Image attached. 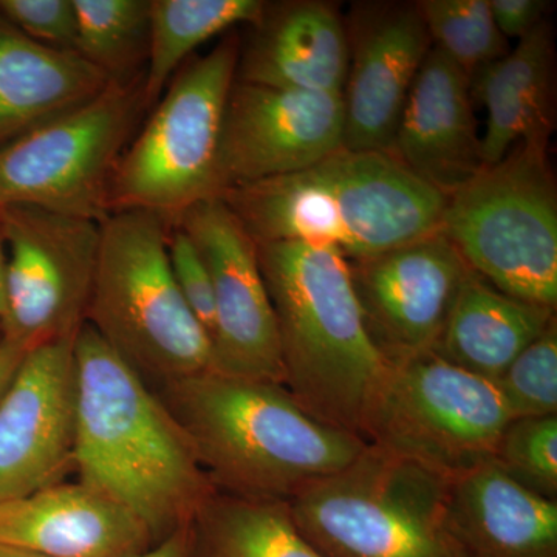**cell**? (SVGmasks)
Wrapping results in <instances>:
<instances>
[{"mask_svg": "<svg viewBox=\"0 0 557 557\" xmlns=\"http://www.w3.org/2000/svg\"><path fill=\"white\" fill-rule=\"evenodd\" d=\"M346 25L343 148L387 153L431 38L417 3H361Z\"/></svg>", "mask_w": 557, "mask_h": 557, "instance_id": "2e32d148", "label": "cell"}, {"mask_svg": "<svg viewBox=\"0 0 557 557\" xmlns=\"http://www.w3.org/2000/svg\"><path fill=\"white\" fill-rule=\"evenodd\" d=\"M135 557H193L189 527L180 528Z\"/></svg>", "mask_w": 557, "mask_h": 557, "instance_id": "836d02e7", "label": "cell"}, {"mask_svg": "<svg viewBox=\"0 0 557 557\" xmlns=\"http://www.w3.org/2000/svg\"><path fill=\"white\" fill-rule=\"evenodd\" d=\"M258 258L276 317L285 387L318 420L361 437L387 362L366 330L350 263L336 249L299 242L258 244Z\"/></svg>", "mask_w": 557, "mask_h": 557, "instance_id": "277c9868", "label": "cell"}, {"mask_svg": "<svg viewBox=\"0 0 557 557\" xmlns=\"http://www.w3.org/2000/svg\"><path fill=\"white\" fill-rule=\"evenodd\" d=\"M511 420L496 383L429 350L387 362L361 437L450 479L493 460Z\"/></svg>", "mask_w": 557, "mask_h": 557, "instance_id": "9c48e42d", "label": "cell"}, {"mask_svg": "<svg viewBox=\"0 0 557 557\" xmlns=\"http://www.w3.org/2000/svg\"><path fill=\"white\" fill-rule=\"evenodd\" d=\"M193 557H324L302 536L288 502L215 491L189 523Z\"/></svg>", "mask_w": 557, "mask_h": 557, "instance_id": "cb8c5ba5", "label": "cell"}, {"mask_svg": "<svg viewBox=\"0 0 557 557\" xmlns=\"http://www.w3.org/2000/svg\"><path fill=\"white\" fill-rule=\"evenodd\" d=\"M110 83L75 51L36 42L0 16V148L94 100Z\"/></svg>", "mask_w": 557, "mask_h": 557, "instance_id": "44dd1931", "label": "cell"}, {"mask_svg": "<svg viewBox=\"0 0 557 557\" xmlns=\"http://www.w3.org/2000/svg\"><path fill=\"white\" fill-rule=\"evenodd\" d=\"M75 338L30 348L0 397V502L54 485L73 465Z\"/></svg>", "mask_w": 557, "mask_h": 557, "instance_id": "9a60e30c", "label": "cell"}, {"mask_svg": "<svg viewBox=\"0 0 557 557\" xmlns=\"http://www.w3.org/2000/svg\"><path fill=\"white\" fill-rule=\"evenodd\" d=\"M148 527L83 483H54L0 502V545L44 557H135L156 544Z\"/></svg>", "mask_w": 557, "mask_h": 557, "instance_id": "ac0fdd59", "label": "cell"}, {"mask_svg": "<svg viewBox=\"0 0 557 557\" xmlns=\"http://www.w3.org/2000/svg\"><path fill=\"white\" fill-rule=\"evenodd\" d=\"M512 420L557 416V319L494 381Z\"/></svg>", "mask_w": 557, "mask_h": 557, "instance_id": "f1b7e54d", "label": "cell"}, {"mask_svg": "<svg viewBox=\"0 0 557 557\" xmlns=\"http://www.w3.org/2000/svg\"><path fill=\"white\" fill-rule=\"evenodd\" d=\"M555 311L505 295L471 271L432 351L494 383L552 324Z\"/></svg>", "mask_w": 557, "mask_h": 557, "instance_id": "603a6c76", "label": "cell"}, {"mask_svg": "<svg viewBox=\"0 0 557 557\" xmlns=\"http://www.w3.org/2000/svg\"><path fill=\"white\" fill-rule=\"evenodd\" d=\"M143 110V76L112 81L94 100L0 148V208L104 222L113 174Z\"/></svg>", "mask_w": 557, "mask_h": 557, "instance_id": "30bf717a", "label": "cell"}, {"mask_svg": "<svg viewBox=\"0 0 557 557\" xmlns=\"http://www.w3.org/2000/svg\"><path fill=\"white\" fill-rule=\"evenodd\" d=\"M28 350L30 348L24 346L20 341L10 338V336L3 335L0 339V397L9 387L11 379H13Z\"/></svg>", "mask_w": 557, "mask_h": 557, "instance_id": "d6a6232c", "label": "cell"}, {"mask_svg": "<svg viewBox=\"0 0 557 557\" xmlns=\"http://www.w3.org/2000/svg\"><path fill=\"white\" fill-rule=\"evenodd\" d=\"M7 247L3 335L28 348L86 322L101 223L35 207L0 208Z\"/></svg>", "mask_w": 557, "mask_h": 557, "instance_id": "8fae6325", "label": "cell"}, {"mask_svg": "<svg viewBox=\"0 0 557 557\" xmlns=\"http://www.w3.org/2000/svg\"><path fill=\"white\" fill-rule=\"evenodd\" d=\"M156 392L220 493L292 500L368 443L311 416L284 384L209 372Z\"/></svg>", "mask_w": 557, "mask_h": 557, "instance_id": "7a4b0ae2", "label": "cell"}, {"mask_svg": "<svg viewBox=\"0 0 557 557\" xmlns=\"http://www.w3.org/2000/svg\"><path fill=\"white\" fill-rule=\"evenodd\" d=\"M553 84L555 39L548 21L472 76V98L486 110L485 168L498 163L520 141L552 138Z\"/></svg>", "mask_w": 557, "mask_h": 557, "instance_id": "7402d4cb", "label": "cell"}, {"mask_svg": "<svg viewBox=\"0 0 557 557\" xmlns=\"http://www.w3.org/2000/svg\"><path fill=\"white\" fill-rule=\"evenodd\" d=\"M348 263L366 330L386 362L434 348L472 271L440 231Z\"/></svg>", "mask_w": 557, "mask_h": 557, "instance_id": "5bb4252c", "label": "cell"}, {"mask_svg": "<svg viewBox=\"0 0 557 557\" xmlns=\"http://www.w3.org/2000/svg\"><path fill=\"white\" fill-rule=\"evenodd\" d=\"M387 153L448 197L485 168L471 78L435 47L413 81Z\"/></svg>", "mask_w": 557, "mask_h": 557, "instance_id": "e0dca14e", "label": "cell"}, {"mask_svg": "<svg viewBox=\"0 0 557 557\" xmlns=\"http://www.w3.org/2000/svg\"><path fill=\"white\" fill-rule=\"evenodd\" d=\"M240 51L236 79L262 86L343 94L350 47L338 9L319 0L267 5Z\"/></svg>", "mask_w": 557, "mask_h": 557, "instance_id": "ffe728a7", "label": "cell"}, {"mask_svg": "<svg viewBox=\"0 0 557 557\" xmlns=\"http://www.w3.org/2000/svg\"><path fill=\"white\" fill-rule=\"evenodd\" d=\"M5 270H7V247L3 240L2 228H0V325H3L7 318L5 302Z\"/></svg>", "mask_w": 557, "mask_h": 557, "instance_id": "e575fe53", "label": "cell"}, {"mask_svg": "<svg viewBox=\"0 0 557 557\" xmlns=\"http://www.w3.org/2000/svg\"><path fill=\"white\" fill-rule=\"evenodd\" d=\"M76 51L110 81L138 78L148 60L150 0H73Z\"/></svg>", "mask_w": 557, "mask_h": 557, "instance_id": "484cf974", "label": "cell"}, {"mask_svg": "<svg viewBox=\"0 0 557 557\" xmlns=\"http://www.w3.org/2000/svg\"><path fill=\"white\" fill-rule=\"evenodd\" d=\"M171 223L146 211L101 223L86 322L146 383L157 387L212 370L208 333L172 276Z\"/></svg>", "mask_w": 557, "mask_h": 557, "instance_id": "5b68a950", "label": "cell"}, {"mask_svg": "<svg viewBox=\"0 0 557 557\" xmlns=\"http://www.w3.org/2000/svg\"><path fill=\"white\" fill-rule=\"evenodd\" d=\"M446 486L445 475L368 443L288 508L324 557H460L443 520Z\"/></svg>", "mask_w": 557, "mask_h": 557, "instance_id": "52a82bcc", "label": "cell"}, {"mask_svg": "<svg viewBox=\"0 0 557 557\" xmlns=\"http://www.w3.org/2000/svg\"><path fill=\"white\" fill-rule=\"evenodd\" d=\"M219 197L256 244L321 245L348 262L437 233L448 201L388 153L344 148L307 170Z\"/></svg>", "mask_w": 557, "mask_h": 557, "instance_id": "3957f363", "label": "cell"}, {"mask_svg": "<svg viewBox=\"0 0 557 557\" xmlns=\"http://www.w3.org/2000/svg\"><path fill=\"white\" fill-rule=\"evenodd\" d=\"M432 47L472 78L504 58L508 40L494 24L487 0H421L416 2Z\"/></svg>", "mask_w": 557, "mask_h": 557, "instance_id": "4316f807", "label": "cell"}, {"mask_svg": "<svg viewBox=\"0 0 557 557\" xmlns=\"http://www.w3.org/2000/svg\"><path fill=\"white\" fill-rule=\"evenodd\" d=\"M494 463L539 496L557 497V416L516 418L498 438Z\"/></svg>", "mask_w": 557, "mask_h": 557, "instance_id": "83f0119b", "label": "cell"}, {"mask_svg": "<svg viewBox=\"0 0 557 557\" xmlns=\"http://www.w3.org/2000/svg\"><path fill=\"white\" fill-rule=\"evenodd\" d=\"M0 16L36 42L78 53L73 0H0Z\"/></svg>", "mask_w": 557, "mask_h": 557, "instance_id": "f546056e", "label": "cell"}, {"mask_svg": "<svg viewBox=\"0 0 557 557\" xmlns=\"http://www.w3.org/2000/svg\"><path fill=\"white\" fill-rule=\"evenodd\" d=\"M168 255L180 295L211 339L214 329V289L211 276L199 249L188 234L174 223L170 226L168 236Z\"/></svg>", "mask_w": 557, "mask_h": 557, "instance_id": "4dcf8cb0", "label": "cell"}, {"mask_svg": "<svg viewBox=\"0 0 557 557\" xmlns=\"http://www.w3.org/2000/svg\"><path fill=\"white\" fill-rule=\"evenodd\" d=\"M549 138L520 141L450 194L440 233L505 295L556 310L557 188Z\"/></svg>", "mask_w": 557, "mask_h": 557, "instance_id": "8992f818", "label": "cell"}, {"mask_svg": "<svg viewBox=\"0 0 557 557\" xmlns=\"http://www.w3.org/2000/svg\"><path fill=\"white\" fill-rule=\"evenodd\" d=\"M73 467L157 542L189 527L215 486L159 395L84 322L75 338Z\"/></svg>", "mask_w": 557, "mask_h": 557, "instance_id": "6da1fadb", "label": "cell"}, {"mask_svg": "<svg viewBox=\"0 0 557 557\" xmlns=\"http://www.w3.org/2000/svg\"><path fill=\"white\" fill-rule=\"evenodd\" d=\"M239 57V36L230 35L180 70L121 157L110 212H152L172 225L218 197L220 134Z\"/></svg>", "mask_w": 557, "mask_h": 557, "instance_id": "ba28073f", "label": "cell"}, {"mask_svg": "<svg viewBox=\"0 0 557 557\" xmlns=\"http://www.w3.org/2000/svg\"><path fill=\"white\" fill-rule=\"evenodd\" d=\"M497 30L505 39L525 38L536 30L552 3L547 0H487Z\"/></svg>", "mask_w": 557, "mask_h": 557, "instance_id": "1f68e13d", "label": "cell"}, {"mask_svg": "<svg viewBox=\"0 0 557 557\" xmlns=\"http://www.w3.org/2000/svg\"><path fill=\"white\" fill-rule=\"evenodd\" d=\"M443 520L460 557H557V500L493 460L448 479Z\"/></svg>", "mask_w": 557, "mask_h": 557, "instance_id": "d6986e66", "label": "cell"}, {"mask_svg": "<svg viewBox=\"0 0 557 557\" xmlns=\"http://www.w3.org/2000/svg\"><path fill=\"white\" fill-rule=\"evenodd\" d=\"M344 145L343 94L234 81L223 115L219 194L313 166Z\"/></svg>", "mask_w": 557, "mask_h": 557, "instance_id": "4fadbf2b", "label": "cell"}, {"mask_svg": "<svg viewBox=\"0 0 557 557\" xmlns=\"http://www.w3.org/2000/svg\"><path fill=\"white\" fill-rule=\"evenodd\" d=\"M262 0H150L143 104L153 108L183 62L201 44L236 25H256Z\"/></svg>", "mask_w": 557, "mask_h": 557, "instance_id": "d4e9b609", "label": "cell"}, {"mask_svg": "<svg viewBox=\"0 0 557 557\" xmlns=\"http://www.w3.org/2000/svg\"><path fill=\"white\" fill-rule=\"evenodd\" d=\"M0 557H44L40 555H36V553L25 552V549L5 547V545H0Z\"/></svg>", "mask_w": 557, "mask_h": 557, "instance_id": "d590c367", "label": "cell"}, {"mask_svg": "<svg viewBox=\"0 0 557 557\" xmlns=\"http://www.w3.org/2000/svg\"><path fill=\"white\" fill-rule=\"evenodd\" d=\"M207 263L214 289L212 372L284 384L281 339L258 258V244L220 197L175 220Z\"/></svg>", "mask_w": 557, "mask_h": 557, "instance_id": "7c38bea8", "label": "cell"}]
</instances>
